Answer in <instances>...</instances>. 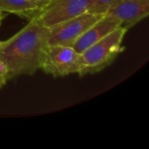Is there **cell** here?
<instances>
[{
	"label": "cell",
	"mask_w": 149,
	"mask_h": 149,
	"mask_svg": "<svg viewBox=\"0 0 149 149\" xmlns=\"http://www.w3.org/2000/svg\"><path fill=\"white\" fill-rule=\"evenodd\" d=\"M48 28L35 19L10 38L0 41V60L6 65L9 79L31 75L40 69L42 50L47 45Z\"/></svg>",
	"instance_id": "obj_1"
},
{
	"label": "cell",
	"mask_w": 149,
	"mask_h": 149,
	"mask_svg": "<svg viewBox=\"0 0 149 149\" xmlns=\"http://www.w3.org/2000/svg\"><path fill=\"white\" fill-rule=\"evenodd\" d=\"M105 14L86 11L48 29L47 44L72 46L86 30Z\"/></svg>",
	"instance_id": "obj_4"
},
{
	"label": "cell",
	"mask_w": 149,
	"mask_h": 149,
	"mask_svg": "<svg viewBox=\"0 0 149 149\" xmlns=\"http://www.w3.org/2000/svg\"><path fill=\"white\" fill-rule=\"evenodd\" d=\"M79 56L72 46L45 45L40 58V69L53 77L78 73Z\"/></svg>",
	"instance_id": "obj_3"
},
{
	"label": "cell",
	"mask_w": 149,
	"mask_h": 149,
	"mask_svg": "<svg viewBox=\"0 0 149 149\" xmlns=\"http://www.w3.org/2000/svg\"><path fill=\"white\" fill-rule=\"evenodd\" d=\"M31 1H32V2H36V3H46L48 0H31Z\"/></svg>",
	"instance_id": "obj_11"
},
{
	"label": "cell",
	"mask_w": 149,
	"mask_h": 149,
	"mask_svg": "<svg viewBox=\"0 0 149 149\" xmlns=\"http://www.w3.org/2000/svg\"><path fill=\"white\" fill-rule=\"evenodd\" d=\"M107 15L117 18L127 30L134 27L149 14V0H115Z\"/></svg>",
	"instance_id": "obj_6"
},
{
	"label": "cell",
	"mask_w": 149,
	"mask_h": 149,
	"mask_svg": "<svg viewBox=\"0 0 149 149\" xmlns=\"http://www.w3.org/2000/svg\"><path fill=\"white\" fill-rule=\"evenodd\" d=\"M127 31L120 26L80 53L78 74L97 73L110 65L123 52L122 43Z\"/></svg>",
	"instance_id": "obj_2"
},
{
	"label": "cell",
	"mask_w": 149,
	"mask_h": 149,
	"mask_svg": "<svg viewBox=\"0 0 149 149\" xmlns=\"http://www.w3.org/2000/svg\"><path fill=\"white\" fill-rule=\"evenodd\" d=\"M9 80V74L6 65L0 60V88L5 86Z\"/></svg>",
	"instance_id": "obj_10"
},
{
	"label": "cell",
	"mask_w": 149,
	"mask_h": 149,
	"mask_svg": "<svg viewBox=\"0 0 149 149\" xmlns=\"http://www.w3.org/2000/svg\"><path fill=\"white\" fill-rule=\"evenodd\" d=\"M1 15H3V12H0V16H1Z\"/></svg>",
	"instance_id": "obj_13"
},
{
	"label": "cell",
	"mask_w": 149,
	"mask_h": 149,
	"mask_svg": "<svg viewBox=\"0 0 149 149\" xmlns=\"http://www.w3.org/2000/svg\"><path fill=\"white\" fill-rule=\"evenodd\" d=\"M115 0H89L88 11L106 14L109 7Z\"/></svg>",
	"instance_id": "obj_9"
},
{
	"label": "cell",
	"mask_w": 149,
	"mask_h": 149,
	"mask_svg": "<svg viewBox=\"0 0 149 149\" xmlns=\"http://www.w3.org/2000/svg\"><path fill=\"white\" fill-rule=\"evenodd\" d=\"M43 5L31 0H0V12L12 13L31 20Z\"/></svg>",
	"instance_id": "obj_8"
},
{
	"label": "cell",
	"mask_w": 149,
	"mask_h": 149,
	"mask_svg": "<svg viewBox=\"0 0 149 149\" xmlns=\"http://www.w3.org/2000/svg\"><path fill=\"white\" fill-rule=\"evenodd\" d=\"M3 15H1V16H0V24H1V22H2V20H3Z\"/></svg>",
	"instance_id": "obj_12"
},
{
	"label": "cell",
	"mask_w": 149,
	"mask_h": 149,
	"mask_svg": "<svg viewBox=\"0 0 149 149\" xmlns=\"http://www.w3.org/2000/svg\"><path fill=\"white\" fill-rule=\"evenodd\" d=\"M120 26H121L120 22L117 18L105 14L86 30L72 47L80 54L88 47L110 34Z\"/></svg>",
	"instance_id": "obj_7"
},
{
	"label": "cell",
	"mask_w": 149,
	"mask_h": 149,
	"mask_svg": "<svg viewBox=\"0 0 149 149\" xmlns=\"http://www.w3.org/2000/svg\"><path fill=\"white\" fill-rule=\"evenodd\" d=\"M89 9V0H48L32 18L51 28L79 16Z\"/></svg>",
	"instance_id": "obj_5"
}]
</instances>
